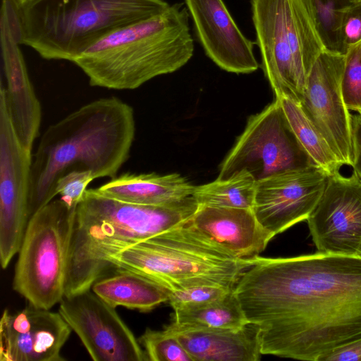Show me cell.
I'll use <instances>...</instances> for the list:
<instances>
[{
  "instance_id": "cell-1",
  "label": "cell",
  "mask_w": 361,
  "mask_h": 361,
  "mask_svg": "<svg viewBox=\"0 0 361 361\" xmlns=\"http://www.w3.org/2000/svg\"><path fill=\"white\" fill-rule=\"evenodd\" d=\"M262 355L320 361L361 337V253L257 256L233 288Z\"/></svg>"
},
{
  "instance_id": "cell-2",
  "label": "cell",
  "mask_w": 361,
  "mask_h": 361,
  "mask_svg": "<svg viewBox=\"0 0 361 361\" xmlns=\"http://www.w3.org/2000/svg\"><path fill=\"white\" fill-rule=\"evenodd\" d=\"M135 134L132 106L116 97L92 101L49 126L32 163L30 216L53 200L58 180L75 166L90 171L94 179L115 178L129 157Z\"/></svg>"
},
{
  "instance_id": "cell-3",
  "label": "cell",
  "mask_w": 361,
  "mask_h": 361,
  "mask_svg": "<svg viewBox=\"0 0 361 361\" xmlns=\"http://www.w3.org/2000/svg\"><path fill=\"white\" fill-rule=\"evenodd\" d=\"M197 207L192 195L172 204L143 205L87 189L76 208L64 296L90 290L106 276L109 256L188 221Z\"/></svg>"
},
{
  "instance_id": "cell-4",
  "label": "cell",
  "mask_w": 361,
  "mask_h": 361,
  "mask_svg": "<svg viewBox=\"0 0 361 361\" xmlns=\"http://www.w3.org/2000/svg\"><path fill=\"white\" fill-rule=\"evenodd\" d=\"M184 4L118 28L94 43L73 63L91 86L134 90L173 73L192 58L194 42Z\"/></svg>"
},
{
  "instance_id": "cell-5",
  "label": "cell",
  "mask_w": 361,
  "mask_h": 361,
  "mask_svg": "<svg viewBox=\"0 0 361 361\" xmlns=\"http://www.w3.org/2000/svg\"><path fill=\"white\" fill-rule=\"evenodd\" d=\"M169 5L164 0L19 1V43L42 59L73 62L109 33L160 13Z\"/></svg>"
},
{
  "instance_id": "cell-6",
  "label": "cell",
  "mask_w": 361,
  "mask_h": 361,
  "mask_svg": "<svg viewBox=\"0 0 361 361\" xmlns=\"http://www.w3.org/2000/svg\"><path fill=\"white\" fill-rule=\"evenodd\" d=\"M190 219L109 256L107 274L116 269L129 270L171 292L200 286L233 289L255 257H233L194 228Z\"/></svg>"
},
{
  "instance_id": "cell-7",
  "label": "cell",
  "mask_w": 361,
  "mask_h": 361,
  "mask_svg": "<svg viewBox=\"0 0 361 361\" xmlns=\"http://www.w3.org/2000/svg\"><path fill=\"white\" fill-rule=\"evenodd\" d=\"M261 65L275 97L300 103L326 45L311 0H250Z\"/></svg>"
},
{
  "instance_id": "cell-8",
  "label": "cell",
  "mask_w": 361,
  "mask_h": 361,
  "mask_svg": "<svg viewBox=\"0 0 361 361\" xmlns=\"http://www.w3.org/2000/svg\"><path fill=\"white\" fill-rule=\"evenodd\" d=\"M75 212L59 199L44 205L29 220L13 288L33 306L50 310L65 295Z\"/></svg>"
},
{
  "instance_id": "cell-9",
  "label": "cell",
  "mask_w": 361,
  "mask_h": 361,
  "mask_svg": "<svg viewBox=\"0 0 361 361\" xmlns=\"http://www.w3.org/2000/svg\"><path fill=\"white\" fill-rule=\"evenodd\" d=\"M317 166L298 141L277 99L249 118L222 162L216 179L241 171L259 180L284 171Z\"/></svg>"
},
{
  "instance_id": "cell-10",
  "label": "cell",
  "mask_w": 361,
  "mask_h": 361,
  "mask_svg": "<svg viewBox=\"0 0 361 361\" xmlns=\"http://www.w3.org/2000/svg\"><path fill=\"white\" fill-rule=\"evenodd\" d=\"M31 152L20 143L0 86V262L8 266L20 248L29 214Z\"/></svg>"
},
{
  "instance_id": "cell-11",
  "label": "cell",
  "mask_w": 361,
  "mask_h": 361,
  "mask_svg": "<svg viewBox=\"0 0 361 361\" xmlns=\"http://www.w3.org/2000/svg\"><path fill=\"white\" fill-rule=\"evenodd\" d=\"M344 66V54L326 48L307 76L300 104L340 164L353 166V115L343 96Z\"/></svg>"
},
{
  "instance_id": "cell-12",
  "label": "cell",
  "mask_w": 361,
  "mask_h": 361,
  "mask_svg": "<svg viewBox=\"0 0 361 361\" xmlns=\"http://www.w3.org/2000/svg\"><path fill=\"white\" fill-rule=\"evenodd\" d=\"M59 312L94 361H145L140 343L116 308L91 289L64 296Z\"/></svg>"
},
{
  "instance_id": "cell-13",
  "label": "cell",
  "mask_w": 361,
  "mask_h": 361,
  "mask_svg": "<svg viewBox=\"0 0 361 361\" xmlns=\"http://www.w3.org/2000/svg\"><path fill=\"white\" fill-rule=\"evenodd\" d=\"M329 174L317 166L279 172L257 181L252 212L276 235L307 220L319 201Z\"/></svg>"
},
{
  "instance_id": "cell-14",
  "label": "cell",
  "mask_w": 361,
  "mask_h": 361,
  "mask_svg": "<svg viewBox=\"0 0 361 361\" xmlns=\"http://www.w3.org/2000/svg\"><path fill=\"white\" fill-rule=\"evenodd\" d=\"M318 252L354 254L361 245V180L355 171L329 176L324 192L307 219Z\"/></svg>"
},
{
  "instance_id": "cell-15",
  "label": "cell",
  "mask_w": 361,
  "mask_h": 361,
  "mask_svg": "<svg viewBox=\"0 0 361 361\" xmlns=\"http://www.w3.org/2000/svg\"><path fill=\"white\" fill-rule=\"evenodd\" d=\"M0 35L9 116L20 143L31 152L39 135L42 109L20 48L19 19L15 0H2Z\"/></svg>"
},
{
  "instance_id": "cell-16",
  "label": "cell",
  "mask_w": 361,
  "mask_h": 361,
  "mask_svg": "<svg viewBox=\"0 0 361 361\" xmlns=\"http://www.w3.org/2000/svg\"><path fill=\"white\" fill-rule=\"evenodd\" d=\"M71 328L59 312L30 304L4 310L0 321L1 361H63L61 350Z\"/></svg>"
},
{
  "instance_id": "cell-17",
  "label": "cell",
  "mask_w": 361,
  "mask_h": 361,
  "mask_svg": "<svg viewBox=\"0 0 361 361\" xmlns=\"http://www.w3.org/2000/svg\"><path fill=\"white\" fill-rule=\"evenodd\" d=\"M184 4L199 42L216 66L236 74L258 69L253 42L243 34L223 0H184Z\"/></svg>"
},
{
  "instance_id": "cell-18",
  "label": "cell",
  "mask_w": 361,
  "mask_h": 361,
  "mask_svg": "<svg viewBox=\"0 0 361 361\" xmlns=\"http://www.w3.org/2000/svg\"><path fill=\"white\" fill-rule=\"evenodd\" d=\"M209 240L239 259H253L275 236L257 221L252 209L198 205L190 219Z\"/></svg>"
},
{
  "instance_id": "cell-19",
  "label": "cell",
  "mask_w": 361,
  "mask_h": 361,
  "mask_svg": "<svg viewBox=\"0 0 361 361\" xmlns=\"http://www.w3.org/2000/svg\"><path fill=\"white\" fill-rule=\"evenodd\" d=\"M180 341L193 361H257L261 357L259 327L235 329L190 327L171 323L164 327Z\"/></svg>"
},
{
  "instance_id": "cell-20",
  "label": "cell",
  "mask_w": 361,
  "mask_h": 361,
  "mask_svg": "<svg viewBox=\"0 0 361 361\" xmlns=\"http://www.w3.org/2000/svg\"><path fill=\"white\" fill-rule=\"evenodd\" d=\"M195 186L178 173H123L96 188L117 200L143 205H168L192 195Z\"/></svg>"
},
{
  "instance_id": "cell-21",
  "label": "cell",
  "mask_w": 361,
  "mask_h": 361,
  "mask_svg": "<svg viewBox=\"0 0 361 361\" xmlns=\"http://www.w3.org/2000/svg\"><path fill=\"white\" fill-rule=\"evenodd\" d=\"M91 290L104 302L116 308L123 307L149 312L169 300V290L138 273L116 269L98 279Z\"/></svg>"
},
{
  "instance_id": "cell-22",
  "label": "cell",
  "mask_w": 361,
  "mask_h": 361,
  "mask_svg": "<svg viewBox=\"0 0 361 361\" xmlns=\"http://www.w3.org/2000/svg\"><path fill=\"white\" fill-rule=\"evenodd\" d=\"M275 98L279 100L295 137L313 162L329 176L339 172L342 165L300 104L285 96Z\"/></svg>"
},
{
  "instance_id": "cell-23",
  "label": "cell",
  "mask_w": 361,
  "mask_h": 361,
  "mask_svg": "<svg viewBox=\"0 0 361 361\" xmlns=\"http://www.w3.org/2000/svg\"><path fill=\"white\" fill-rule=\"evenodd\" d=\"M172 322L185 326L216 329H239L249 322L233 293L207 305L174 310Z\"/></svg>"
},
{
  "instance_id": "cell-24",
  "label": "cell",
  "mask_w": 361,
  "mask_h": 361,
  "mask_svg": "<svg viewBox=\"0 0 361 361\" xmlns=\"http://www.w3.org/2000/svg\"><path fill=\"white\" fill-rule=\"evenodd\" d=\"M257 180L241 171L225 180L195 186L192 197L198 205L252 209Z\"/></svg>"
},
{
  "instance_id": "cell-25",
  "label": "cell",
  "mask_w": 361,
  "mask_h": 361,
  "mask_svg": "<svg viewBox=\"0 0 361 361\" xmlns=\"http://www.w3.org/2000/svg\"><path fill=\"white\" fill-rule=\"evenodd\" d=\"M360 42L361 0H355L335 10L327 48L345 54L350 47Z\"/></svg>"
},
{
  "instance_id": "cell-26",
  "label": "cell",
  "mask_w": 361,
  "mask_h": 361,
  "mask_svg": "<svg viewBox=\"0 0 361 361\" xmlns=\"http://www.w3.org/2000/svg\"><path fill=\"white\" fill-rule=\"evenodd\" d=\"M138 341L147 360L193 361L178 339L165 328L161 331L147 328Z\"/></svg>"
},
{
  "instance_id": "cell-27",
  "label": "cell",
  "mask_w": 361,
  "mask_h": 361,
  "mask_svg": "<svg viewBox=\"0 0 361 361\" xmlns=\"http://www.w3.org/2000/svg\"><path fill=\"white\" fill-rule=\"evenodd\" d=\"M344 55L343 99L350 111L361 116V42L350 47Z\"/></svg>"
},
{
  "instance_id": "cell-28",
  "label": "cell",
  "mask_w": 361,
  "mask_h": 361,
  "mask_svg": "<svg viewBox=\"0 0 361 361\" xmlns=\"http://www.w3.org/2000/svg\"><path fill=\"white\" fill-rule=\"evenodd\" d=\"M233 289L216 286H200L169 291L168 302L173 310L200 307L219 300Z\"/></svg>"
},
{
  "instance_id": "cell-29",
  "label": "cell",
  "mask_w": 361,
  "mask_h": 361,
  "mask_svg": "<svg viewBox=\"0 0 361 361\" xmlns=\"http://www.w3.org/2000/svg\"><path fill=\"white\" fill-rule=\"evenodd\" d=\"M94 179L87 169H73L65 173L57 181L56 192L69 207L77 208L87 187Z\"/></svg>"
},
{
  "instance_id": "cell-30",
  "label": "cell",
  "mask_w": 361,
  "mask_h": 361,
  "mask_svg": "<svg viewBox=\"0 0 361 361\" xmlns=\"http://www.w3.org/2000/svg\"><path fill=\"white\" fill-rule=\"evenodd\" d=\"M320 361H361V337L334 349Z\"/></svg>"
},
{
  "instance_id": "cell-31",
  "label": "cell",
  "mask_w": 361,
  "mask_h": 361,
  "mask_svg": "<svg viewBox=\"0 0 361 361\" xmlns=\"http://www.w3.org/2000/svg\"><path fill=\"white\" fill-rule=\"evenodd\" d=\"M354 163L353 171L361 180V116H353Z\"/></svg>"
},
{
  "instance_id": "cell-32",
  "label": "cell",
  "mask_w": 361,
  "mask_h": 361,
  "mask_svg": "<svg viewBox=\"0 0 361 361\" xmlns=\"http://www.w3.org/2000/svg\"><path fill=\"white\" fill-rule=\"evenodd\" d=\"M313 3L315 10L319 7L322 3V0H311Z\"/></svg>"
},
{
  "instance_id": "cell-33",
  "label": "cell",
  "mask_w": 361,
  "mask_h": 361,
  "mask_svg": "<svg viewBox=\"0 0 361 361\" xmlns=\"http://www.w3.org/2000/svg\"><path fill=\"white\" fill-rule=\"evenodd\" d=\"M348 2H350V1H355V0H346Z\"/></svg>"
},
{
  "instance_id": "cell-34",
  "label": "cell",
  "mask_w": 361,
  "mask_h": 361,
  "mask_svg": "<svg viewBox=\"0 0 361 361\" xmlns=\"http://www.w3.org/2000/svg\"><path fill=\"white\" fill-rule=\"evenodd\" d=\"M360 252L361 253V245L360 247V249H359V252Z\"/></svg>"
},
{
  "instance_id": "cell-35",
  "label": "cell",
  "mask_w": 361,
  "mask_h": 361,
  "mask_svg": "<svg viewBox=\"0 0 361 361\" xmlns=\"http://www.w3.org/2000/svg\"><path fill=\"white\" fill-rule=\"evenodd\" d=\"M20 2H23L25 0H18Z\"/></svg>"
}]
</instances>
